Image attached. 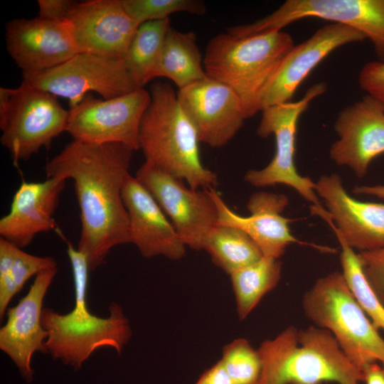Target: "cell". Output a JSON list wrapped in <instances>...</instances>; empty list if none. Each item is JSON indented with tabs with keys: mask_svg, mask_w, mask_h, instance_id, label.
Masks as SVG:
<instances>
[{
	"mask_svg": "<svg viewBox=\"0 0 384 384\" xmlns=\"http://www.w3.org/2000/svg\"><path fill=\"white\" fill-rule=\"evenodd\" d=\"M64 22L78 53L124 60L139 26L120 0L77 2Z\"/></svg>",
	"mask_w": 384,
	"mask_h": 384,
	"instance_id": "5bb4252c",
	"label": "cell"
},
{
	"mask_svg": "<svg viewBox=\"0 0 384 384\" xmlns=\"http://www.w3.org/2000/svg\"><path fill=\"white\" fill-rule=\"evenodd\" d=\"M358 85L366 95L377 100L384 108V61H370L362 67Z\"/></svg>",
	"mask_w": 384,
	"mask_h": 384,
	"instance_id": "1f68e13d",
	"label": "cell"
},
{
	"mask_svg": "<svg viewBox=\"0 0 384 384\" xmlns=\"http://www.w3.org/2000/svg\"><path fill=\"white\" fill-rule=\"evenodd\" d=\"M68 116L57 96L24 80L16 88H0V141L15 164L48 149L66 132Z\"/></svg>",
	"mask_w": 384,
	"mask_h": 384,
	"instance_id": "52a82bcc",
	"label": "cell"
},
{
	"mask_svg": "<svg viewBox=\"0 0 384 384\" xmlns=\"http://www.w3.org/2000/svg\"><path fill=\"white\" fill-rule=\"evenodd\" d=\"M194 384H235L220 360L206 370Z\"/></svg>",
	"mask_w": 384,
	"mask_h": 384,
	"instance_id": "836d02e7",
	"label": "cell"
},
{
	"mask_svg": "<svg viewBox=\"0 0 384 384\" xmlns=\"http://www.w3.org/2000/svg\"><path fill=\"white\" fill-rule=\"evenodd\" d=\"M326 87L324 82L316 83L299 100L274 105L261 111L262 115L257 134L262 138L274 134L275 154L265 168L248 170L244 176L246 182L255 187L284 184L294 189L311 206H322L315 191V182L298 173L294 156L299 118L314 98L325 92Z\"/></svg>",
	"mask_w": 384,
	"mask_h": 384,
	"instance_id": "ba28073f",
	"label": "cell"
},
{
	"mask_svg": "<svg viewBox=\"0 0 384 384\" xmlns=\"http://www.w3.org/2000/svg\"><path fill=\"white\" fill-rule=\"evenodd\" d=\"M208 191L218 208V224L231 225L244 231L257 245L263 256L279 259L291 243L308 245L324 251L331 250L299 241L292 234L289 224L292 220L282 215L289 204V198L284 194L265 191L253 193L247 203L250 215L242 216L227 206L215 188Z\"/></svg>",
	"mask_w": 384,
	"mask_h": 384,
	"instance_id": "e0dca14e",
	"label": "cell"
},
{
	"mask_svg": "<svg viewBox=\"0 0 384 384\" xmlns=\"http://www.w3.org/2000/svg\"><path fill=\"white\" fill-rule=\"evenodd\" d=\"M127 14L139 26L151 21L169 18L177 12L203 15L206 8L200 0H120Z\"/></svg>",
	"mask_w": 384,
	"mask_h": 384,
	"instance_id": "f546056e",
	"label": "cell"
},
{
	"mask_svg": "<svg viewBox=\"0 0 384 384\" xmlns=\"http://www.w3.org/2000/svg\"><path fill=\"white\" fill-rule=\"evenodd\" d=\"M38 17L53 21L63 22L76 4V1L72 0H38Z\"/></svg>",
	"mask_w": 384,
	"mask_h": 384,
	"instance_id": "d6a6232c",
	"label": "cell"
},
{
	"mask_svg": "<svg viewBox=\"0 0 384 384\" xmlns=\"http://www.w3.org/2000/svg\"><path fill=\"white\" fill-rule=\"evenodd\" d=\"M362 373L366 384H384V367L376 362L366 366Z\"/></svg>",
	"mask_w": 384,
	"mask_h": 384,
	"instance_id": "e575fe53",
	"label": "cell"
},
{
	"mask_svg": "<svg viewBox=\"0 0 384 384\" xmlns=\"http://www.w3.org/2000/svg\"><path fill=\"white\" fill-rule=\"evenodd\" d=\"M66 180L50 177L42 182L22 181L16 191L9 212L0 220V235L23 248L36 235L55 230L53 218Z\"/></svg>",
	"mask_w": 384,
	"mask_h": 384,
	"instance_id": "7402d4cb",
	"label": "cell"
},
{
	"mask_svg": "<svg viewBox=\"0 0 384 384\" xmlns=\"http://www.w3.org/2000/svg\"><path fill=\"white\" fill-rule=\"evenodd\" d=\"M122 199L129 228L130 243L146 258L162 255L181 259L186 245L174 227L148 190L131 175L127 178Z\"/></svg>",
	"mask_w": 384,
	"mask_h": 384,
	"instance_id": "44dd1931",
	"label": "cell"
},
{
	"mask_svg": "<svg viewBox=\"0 0 384 384\" xmlns=\"http://www.w3.org/2000/svg\"><path fill=\"white\" fill-rule=\"evenodd\" d=\"M353 193L357 195H367L384 199V185L356 186Z\"/></svg>",
	"mask_w": 384,
	"mask_h": 384,
	"instance_id": "d590c367",
	"label": "cell"
},
{
	"mask_svg": "<svg viewBox=\"0 0 384 384\" xmlns=\"http://www.w3.org/2000/svg\"><path fill=\"white\" fill-rule=\"evenodd\" d=\"M157 77L170 79L178 90L207 78L203 57L193 32H182L169 27L156 70Z\"/></svg>",
	"mask_w": 384,
	"mask_h": 384,
	"instance_id": "603a6c76",
	"label": "cell"
},
{
	"mask_svg": "<svg viewBox=\"0 0 384 384\" xmlns=\"http://www.w3.org/2000/svg\"><path fill=\"white\" fill-rule=\"evenodd\" d=\"M203 250L227 274L248 266L262 257L255 242L244 231L226 225H215L207 236Z\"/></svg>",
	"mask_w": 384,
	"mask_h": 384,
	"instance_id": "484cf974",
	"label": "cell"
},
{
	"mask_svg": "<svg viewBox=\"0 0 384 384\" xmlns=\"http://www.w3.org/2000/svg\"><path fill=\"white\" fill-rule=\"evenodd\" d=\"M315 191L326 208L310 206L335 234L360 252L384 247V204L358 201L345 190L337 174L321 176Z\"/></svg>",
	"mask_w": 384,
	"mask_h": 384,
	"instance_id": "4fadbf2b",
	"label": "cell"
},
{
	"mask_svg": "<svg viewBox=\"0 0 384 384\" xmlns=\"http://www.w3.org/2000/svg\"><path fill=\"white\" fill-rule=\"evenodd\" d=\"M135 177L156 200L184 245L203 250L218 220V208L208 189L188 187L183 180L146 161Z\"/></svg>",
	"mask_w": 384,
	"mask_h": 384,
	"instance_id": "8fae6325",
	"label": "cell"
},
{
	"mask_svg": "<svg viewBox=\"0 0 384 384\" xmlns=\"http://www.w3.org/2000/svg\"><path fill=\"white\" fill-rule=\"evenodd\" d=\"M134 151L120 143L73 140L46 164L48 178L74 181L81 222L77 249L85 255L90 271L114 247L130 243L122 189Z\"/></svg>",
	"mask_w": 384,
	"mask_h": 384,
	"instance_id": "6da1fadb",
	"label": "cell"
},
{
	"mask_svg": "<svg viewBox=\"0 0 384 384\" xmlns=\"http://www.w3.org/2000/svg\"><path fill=\"white\" fill-rule=\"evenodd\" d=\"M262 372L258 384H359L362 371L344 354L332 334L311 326H290L258 348Z\"/></svg>",
	"mask_w": 384,
	"mask_h": 384,
	"instance_id": "5b68a950",
	"label": "cell"
},
{
	"mask_svg": "<svg viewBox=\"0 0 384 384\" xmlns=\"http://www.w3.org/2000/svg\"><path fill=\"white\" fill-rule=\"evenodd\" d=\"M150 101L139 131V149L145 161L186 181L193 189L218 184L217 175L205 167L199 153L197 132L181 108L173 87L161 81L150 88Z\"/></svg>",
	"mask_w": 384,
	"mask_h": 384,
	"instance_id": "3957f363",
	"label": "cell"
},
{
	"mask_svg": "<svg viewBox=\"0 0 384 384\" xmlns=\"http://www.w3.org/2000/svg\"><path fill=\"white\" fill-rule=\"evenodd\" d=\"M57 267L51 257L28 254L0 238V319L4 318L11 299L24 284L42 271Z\"/></svg>",
	"mask_w": 384,
	"mask_h": 384,
	"instance_id": "cb8c5ba5",
	"label": "cell"
},
{
	"mask_svg": "<svg viewBox=\"0 0 384 384\" xmlns=\"http://www.w3.org/2000/svg\"><path fill=\"white\" fill-rule=\"evenodd\" d=\"M169 18L141 24L128 48L124 64L139 87L155 78Z\"/></svg>",
	"mask_w": 384,
	"mask_h": 384,
	"instance_id": "4316f807",
	"label": "cell"
},
{
	"mask_svg": "<svg viewBox=\"0 0 384 384\" xmlns=\"http://www.w3.org/2000/svg\"><path fill=\"white\" fill-rule=\"evenodd\" d=\"M57 272V267H54L36 275L27 294L15 306L7 309L6 322L0 329L1 350L28 383L33 380V354L36 351L45 353L48 333L41 323L43 302Z\"/></svg>",
	"mask_w": 384,
	"mask_h": 384,
	"instance_id": "ac0fdd59",
	"label": "cell"
},
{
	"mask_svg": "<svg viewBox=\"0 0 384 384\" xmlns=\"http://www.w3.org/2000/svg\"><path fill=\"white\" fill-rule=\"evenodd\" d=\"M279 259L262 256L258 261L230 274L238 318L245 319L281 278Z\"/></svg>",
	"mask_w": 384,
	"mask_h": 384,
	"instance_id": "d4e9b609",
	"label": "cell"
},
{
	"mask_svg": "<svg viewBox=\"0 0 384 384\" xmlns=\"http://www.w3.org/2000/svg\"><path fill=\"white\" fill-rule=\"evenodd\" d=\"M235 384H258L262 362L257 349L243 338H237L223 348L220 359Z\"/></svg>",
	"mask_w": 384,
	"mask_h": 384,
	"instance_id": "f1b7e54d",
	"label": "cell"
},
{
	"mask_svg": "<svg viewBox=\"0 0 384 384\" xmlns=\"http://www.w3.org/2000/svg\"><path fill=\"white\" fill-rule=\"evenodd\" d=\"M366 38L362 33L341 23H333L319 28L287 54L264 93L262 110L291 102L299 85L328 55L341 46Z\"/></svg>",
	"mask_w": 384,
	"mask_h": 384,
	"instance_id": "ffe728a7",
	"label": "cell"
},
{
	"mask_svg": "<svg viewBox=\"0 0 384 384\" xmlns=\"http://www.w3.org/2000/svg\"><path fill=\"white\" fill-rule=\"evenodd\" d=\"M67 245L74 281L75 306L65 314L43 308L41 323L48 333L45 353L78 370L97 348L110 347L120 354L132 333L129 320L117 303H111L106 318L89 311L86 292L90 270L87 258L69 242Z\"/></svg>",
	"mask_w": 384,
	"mask_h": 384,
	"instance_id": "7a4b0ae2",
	"label": "cell"
},
{
	"mask_svg": "<svg viewBox=\"0 0 384 384\" xmlns=\"http://www.w3.org/2000/svg\"><path fill=\"white\" fill-rule=\"evenodd\" d=\"M23 77L34 87L68 99L70 108L90 91L108 100L141 88L123 60L89 53H78L55 68Z\"/></svg>",
	"mask_w": 384,
	"mask_h": 384,
	"instance_id": "30bf717a",
	"label": "cell"
},
{
	"mask_svg": "<svg viewBox=\"0 0 384 384\" xmlns=\"http://www.w3.org/2000/svg\"><path fill=\"white\" fill-rule=\"evenodd\" d=\"M150 101L144 87L105 100L86 95L70 108L66 132L73 140L92 144L120 143L139 149V131Z\"/></svg>",
	"mask_w": 384,
	"mask_h": 384,
	"instance_id": "7c38bea8",
	"label": "cell"
},
{
	"mask_svg": "<svg viewBox=\"0 0 384 384\" xmlns=\"http://www.w3.org/2000/svg\"><path fill=\"white\" fill-rule=\"evenodd\" d=\"M358 255L370 285L384 306V247Z\"/></svg>",
	"mask_w": 384,
	"mask_h": 384,
	"instance_id": "4dcf8cb0",
	"label": "cell"
},
{
	"mask_svg": "<svg viewBox=\"0 0 384 384\" xmlns=\"http://www.w3.org/2000/svg\"><path fill=\"white\" fill-rule=\"evenodd\" d=\"M307 17L343 24L362 33L372 43L378 60L384 61V0H287L254 23L233 26L230 33L245 37L279 31Z\"/></svg>",
	"mask_w": 384,
	"mask_h": 384,
	"instance_id": "9c48e42d",
	"label": "cell"
},
{
	"mask_svg": "<svg viewBox=\"0 0 384 384\" xmlns=\"http://www.w3.org/2000/svg\"><path fill=\"white\" fill-rule=\"evenodd\" d=\"M307 318L329 331L346 357L361 371L380 361L384 366V339L348 288L341 272L318 279L304 295Z\"/></svg>",
	"mask_w": 384,
	"mask_h": 384,
	"instance_id": "8992f818",
	"label": "cell"
},
{
	"mask_svg": "<svg viewBox=\"0 0 384 384\" xmlns=\"http://www.w3.org/2000/svg\"><path fill=\"white\" fill-rule=\"evenodd\" d=\"M177 97L200 142L211 147L225 146L246 119L237 95L225 85L208 77L178 90Z\"/></svg>",
	"mask_w": 384,
	"mask_h": 384,
	"instance_id": "9a60e30c",
	"label": "cell"
},
{
	"mask_svg": "<svg viewBox=\"0 0 384 384\" xmlns=\"http://www.w3.org/2000/svg\"><path fill=\"white\" fill-rule=\"evenodd\" d=\"M6 50L23 74L55 68L78 53L64 21L15 18L6 23Z\"/></svg>",
	"mask_w": 384,
	"mask_h": 384,
	"instance_id": "d6986e66",
	"label": "cell"
},
{
	"mask_svg": "<svg viewBox=\"0 0 384 384\" xmlns=\"http://www.w3.org/2000/svg\"><path fill=\"white\" fill-rule=\"evenodd\" d=\"M334 129L338 139L329 149L331 159L364 176L371 161L384 154V108L366 95L339 112Z\"/></svg>",
	"mask_w": 384,
	"mask_h": 384,
	"instance_id": "2e32d148",
	"label": "cell"
},
{
	"mask_svg": "<svg viewBox=\"0 0 384 384\" xmlns=\"http://www.w3.org/2000/svg\"><path fill=\"white\" fill-rule=\"evenodd\" d=\"M294 46L292 36L282 31L245 37L220 33L206 46L204 70L237 95L247 119L262 110L264 93Z\"/></svg>",
	"mask_w": 384,
	"mask_h": 384,
	"instance_id": "277c9868",
	"label": "cell"
},
{
	"mask_svg": "<svg viewBox=\"0 0 384 384\" xmlns=\"http://www.w3.org/2000/svg\"><path fill=\"white\" fill-rule=\"evenodd\" d=\"M341 245L342 274L358 304L374 326L384 331V306L370 285L358 254L340 235L335 234Z\"/></svg>",
	"mask_w": 384,
	"mask_h": 384,
	"instance_id": "83f0119b",
	"label": "cell"
}]
</instances>
